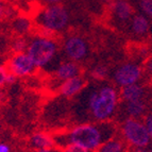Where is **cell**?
<instances>
[{
  "label": "cell",
  "mask_w": 152,
  "mask_h": 152,
  "mask_svg": "<svg viewBox=\"0 0 152 152\" xmlns=\"http://www.w3.org/2000/svg\"><path fill=\"white\" fill-rule=\"evenodd\" d=\"M27 45H28V42L23 36H18L12 43V49L14 52H25L27 49Z\"/></svg>",
  "instance_id": "20"
},
{
  "label": "cell",
  "mask_w": 152,
  "mask_h": 152,
  "mask_svg": "<svg viewBox=\"0 0 152 152\" xmlns=\"http://www.w3.org/2000/svg\"><path fill=\"white\" fill-rule=\"evenodd\" d=\"M58 45L48 35H36L28 42L26 52L37 69H44L56 58Z\"/></svg>",
  "instance_id": "3"
},
{
  "label": "cell",
  "mask_w": 152,
  "mask_h": 152,
  "mask_svg": "<svg viewBox=\"0 0 152 152\" xmlns=\"http://www.w3.org/2000/svg\"><path fill=\"white\" fill-rule=\"evenodd\" d=\"M35 20L38 28L46 34L58 33L68 26L69 14L63 5L50 4L38 13Z\"/></svg>",
  "instance_id": "4"
},
{
  "label": "cell",
  "mask_w": 152,
  "mask_h": 152,
  "mask_svg": "<svg viewBox=\"0 0 152 152\" xmlns=\"http://www.w3.org/2000/svg\"><path fill=\"white\" fill-rule=\"evenodd\" d=\"M96 152H128L127 142L119 137H111L99 146Z\"/></svg>",
  "instance_id": "14"
},
{
  "label": "cell",
  "mask_w": 152,
  "mask_h": 152,
  "mask_svg": "<svg viewBox=\"0 0 152 152\" xmlns=\"http://www.w3.org/2000/svg\"><path fill=\"white\" fill-rule=\"evenodd\" d=\"M5 98V93H4V89H0V103L3 102Z\"/></svg>",
  "instance_id": "27"
},
{
  "label": "cell",
  "mask_w": 152,
  "mask_h": 152,
  "mask_svg": "<svg viewBox=\"0 0 152 152\" xmlns=\"http://www.w3.org/2000/svg\"><path fill=\"white\" fill-rule=\"evenodd\" d=\"M107 75H109V69L103 65L96 66L91 70V76L94 79H97V80H103V79L107 78Z\"/></svg>",
  "instance_id": "18"
},
{
  "label": "cell",
  "mask_w": 152,
  "mask_h": 152,
  "mask_svg": "<svg viewBox=\"0 0 152 152\" xmlns=\"http://www.w3.org/2000/svg\"><path fill=\"white\" fill-rule=\"evenodd\" d=\"M131 152H146L144 150V148H134Z\"/></svg>",
  "instance_id": "30"
},
{
  "label": "cell",
  "mask_w": 152,
  "mask_h": 152,
  "mask_svg": "<svg viewBox=\"0 0 152 152\" xmlns=\"http://www.w3.org/2000/svg\"><path fill=\"white\" fill-rule=\"evenodd\" d=\"M138 7L142 14L152 19V0H138Z\"/></svg>",
  "instance_id": "19"
},
{
  "label": "cell",
  "mask_w": 152,
  "mask_h": 152,
  "mask_svg": "<svg viewBox=\"0 0 152 152\" xmlns=\"http://www.w3.org/2000/svg\"><path fill=\"white\" fill-rule=\"evenodd\" d=\"M1 130H2V126H1V122H0V132H1Z\"/></svg>",
  "instance_id": "32"
},
{
  "label": "cell",
  "mask_w": 152,
  "mask_h": 152,
  "mask_svg": "<svg viewBox=\"0 0 152 152\" xmlns=\"http://www.w3.org/2000/svg\"><path fill=\"white\" fill-rule=\"evenodd\" d=\"M46 2L49 3V4H56V3H60L62 0H45Z\"/></svg>",
  "instance_id": "28"
},
{
  "label": "cell",
  "mask_w": 152,
  "mask_h": 152,
  "mask_svg": "<svg viewBox=\"0 0 152 152\" xmlns=\"http://www.w3.org/2000/svg\"><path fill=\"white\" fill-rule=\"evenodd\" d=\"M145 95V89L140 84H131L128 86L122 87L120 96H121L122 100L124 102H131V101H136V100H140L144 99Z\"/></svg>",
  "instance_id": "15"
},
{
  "label": "cell",
  "mask_w": 152,
  "mask_h": 152,
  "mask_svg": "<svg viewBox=\"0 0 152 152\" xmlns=\"http://www.w3.org/2000/svg\"><path fill=\"white\" fill-rule=\"evenodd\" d=\"M0 152H12L11 145L5 140H0Z\"/></svg>",
  "instance_id": "24"
},
{
  "label": "cell",
  "mask_w": 152,
  "mask_h": 152,
  "mask_svg": "<svg viewBox=\"0 0 152 152\" xmlns=\"http://www.w3.org/2000/svg\"><path fill=\"white\" fill-rule=\"evenodd\" d=\"M64 150H65L66 152H89L86 148H84V147H82V146H80V145H77V144L68 145Z\"/></svg>",
  "instance_id": "22"
},
{
  "label": "cell",
  "mask_w": 152,
  "mask_h": 152,
  "mask_svg": "<svg viewBox=\"0 0 152 152\" xmlns=\"http://www.w3.org/2000/svg\"><path fill=\"white\" fill-rule=\"evenodd\" d=\"M12 28L19 36H23L30 32L32 28V23L28 17L21 16V17H16L12 23Z\"/></svg>",
  "instance_id": "17"
},
{
  "label": "cell",
  "mask_w": 152,
  "mask_h": 152,
  "mask_svg": "<svg viewBox=\"0 0 152 152\" xmlns=\"http://www.w3.org/2000/svg\"><path fill=\"white\" fill-rule=\"evenodd\" d=\"M30 146L34 149H51L54 146L53 137L45 132H35L30 136Z\"/></svg>",
  "instance_id": "13"
},
{
  "label": "cell",
  "mask_w": 152,
  "mask_h": 152,
  "mask_svg": "<svg viewBox=\"0 0 152 152\" xmlns=\"http://www.w3.org/2000/svg\"><path fill=\"white\" fill-rule=\"evenodd\" d=\"M9 70L4 64H0V89H4L5 86H8V78Z\"/></svg>",
  "instance_id": "21"
},
{
  "label": "cell",
  "mask_w": 152,
  "mask_h": 152,
  "mask_svg": "<svg viewBox=\"0 0 152 152\" xmlns=\"http://www.w3.org/2000/svg\"><path fill=\"white\" fill-rule=\"evenodd\" d=\"M114 126L107 121L79 124L65 134L53 137L54 145L65 149L68 145L77 144L88 151H96L99 146L114 135Z\"/></svg>",
  "instance_id": "1"
},
{
  "label": "cell",
  "mask_w": 152,
  "mask_h": 152,
  "mask_svg": "<svg viewBox=\"0 0 152 152\" xmlns=\"http://www.w3.org/2000/svg\"><path fill=\"white\" fill-rule=\"evenodd\" d=\"M142 69L137 64L126 63L117 67L113 75V79L118 86L124 87L137 83L142 78Z\"/></svg>",
  "instance_id": "7"
},
{
  "label": "cell",
  "mask_w": 152,
  "mask_h": 152,
  "mask_svg": "<svg viewBox=\"0 0 152 152\" xmlns=\"http://www.w3.org/2000/svg\"><path fill=\"white\" fill-rule=\"evenodd\" d=\"M112 15L120 23H127L134 15V9L128 0H115L111 3Z\"/></svg>",
  "instance_id": "9"
},
{
  "label": "cell",
  "mask_w": 152,
  "mask_h": 152,
  "mask_svg": "<svg viewBox=\"0 0 152 152\" xmlns=\"http://www.w3.org/2000/svg\"><path fill=\"white\" fill-rule=\"evenodd\" d=\"M80 72H81V68L76 62L67 61L61 63L56 67L54 70V76L58 80L65 81L74 77L80 76Z\"/></svg>",
  "instance_id": "11"
},
{
  "label": "cell",
  "mask_w": 152,
  "mask_h": 152,
  "mask_svg": "<svg viewBox=\"0 0 152 152\" xmlns=\"http://www.w3.org/2000/svg\"><path fill=\"white\" fill-rule=\"evenodd\" d=\"M8 70L16 78H27L36 71V66L27 52H13L5 64Z\"/></svg>",
  "instance_id": "6"
},
{
  "label": "cell",
  "mask_w": 152,
  "mask_h": 152,
  "mask_svg": "<svg viewBox=\"0 0 152 152\" xmlns=\"http://www.w3.org/2000/svg\"><path fill=\"white\" fill-rule=\"evenodd\" d=\"M144 124H145V126H146L148 134H149L150 140H151V142H152V113H149V114L146 116Z\"/></svg>",
  "instance_id": "23"
},
{
  "label": "cell",
  "mask_w": 152,
  "mask_h": 152,
  "mask_svg": "<svg viewBox=\"0 0 152 152\" xmlns=\"http://www.w3.org/2000/svg\"><path fill=\"white\" fill-rule=\"evenodd\" d=\"M119 97L117 91L111 85H102L89 91L87 107L97 121H107L115 114Z\"/></svg>",
  "instance_id": "2"
},
{
  "label": "cell",
  "mask_w": 152,
  "mask_h": 152,
  "mask_svg": "<svg viewBox=\"0 0 152 152\" xmlns=\"http://www.w3.org/2000/svg\"><path fill=\"white\" fill-rule=\"evenodd\" d=\"M126 103V113L130 118H140L146 112V103L144 99L136 100V101L124 102Z\"/></svg>",
  "instance_id": "16"
},
{
  "label": "cell",
  "mask_w": 152,
  "mask_h": 152,
  "mask_svg": "<svg viewBox=\"0 0 152 152\" xmlns=\"http://www.w3.org/2000/svg\"><path fill=\"white\" fill-rule=\"evenodd\" d=\"M34 152H54V151L51 148V149H35Z\"/></svg>",
  "instance_id": "29"
},
{
  "label": "cell",
  "mask_w": 152,
  "mask_h": 152,
  "mask_svg": "<svg viewBox=\"0 0 152 152\" xmlns=\"http://www.w3.org/2000/svg\"><path fill=\"white\" fill-rule=\"evenodd\" d=\"M130 29L135 35L144 36L150 30V21L144 14H134L130 19Z\"/></svg>",
  "instance_id": "12"
},
{
  "label": "cell",
  "mask_w": 152,
  "mask_h": 152,
  "mask_svg": "<svg viewBox=\"0 0 152 152\" xmlns=\"http://www.w3.org/2000/svg\"><path fill=\"white\" fill-rule=\"evenodd\" d=\"M146 69H147V71L149 72V74L152 75V56L150 58V60L148 61L147 65H146Z\"/></svg>",
  "instance_id": "26"
},
{
  "label": "cell",
  "mask_w": 152,
  "mask_h": 152,
  "mask_svg": "<svg viewBox=\"0 0 152 152\" xmlns=\"http://www.w3.org/2000/svg\"><path fill=\"white\" fill-rule=\"evenodd\" d=\"M147 152H152V148H151V149L149 150V151H147Z\"/></svg>",
  "instance_id": "33"
},
{
  "label": "cell",
  "mask_w": 152,
  "mask_h": 152,
  "mask_svg": "<svg viewBox=\"0 0 152 152\" xmlns=\"http://www.w3.org/2000/svg\"><path fill=\"white\" fill-rule=\"evenodd\" d=\"M101 2H103V3H109V4H111L113 1H115V0H100Z\"/></svg>",
  "instance_id": "31"
},
{
  "label": "cell",
  "mask_w": 152,
  "mask_h": 152,
  "mask_svg": "<svg viewBox=\"0 0 152 152\" xmlns=\"http://www.w3.org/2000/svg\"><path fill=\"white\" fill-rule=\"evenodd\" d=\"M63 50L69 60L81 61L88 54V44L81 36L72 35L65 39Z\"/></svg>",
  "instance_id": "8"
},
{
  "label": "cell",
  "mask_w": 152,
  "mask_h": 152,
  "mask_svg": "<svg viewBox=\"0 0 152 152\" xmlns=\"http://www.w3.org/2000/svg\"><path fill=\"white\" fill-rule=\"evenodd\" d=\"M124 140L134 148H146L151 140L144 122L138 118H127L121 126Z\"/></svg>",
  "instance_id": "5"
},
{
  "label": "cell",
  "mask_w": 152,
  "mask_h": 152,
  "mask_svg": "<svg viewBox=\"0 0 152 152\" xmlns=\"http://www.w3.org/2000/svg\"><path fill=\"white\" fill-rule=\"evenodd\" d=\"M7 13H8V10H7V8L4 7V4L1 2V0H0V20L5 17Z\"/></svg>",
  "instance_id": "25"
},
{
  "label": "cell",
  "mask_w": 152,
  "mask_h": 152,
  "mask_svg": "<svg viewBox=\"0 0 152 152\" xmlns=\"http://www.w3.org/2000/svg\"><path fill=\"white\" fill-rule=\"evenodd\" d=\"M85 80L82 78L81 76H77L74 78H70L68 80L62 83L61 87H60V93L62 96L66 97V98H71L78 95L79 93H81L85 87Z\"/></svg>",
  "instance_id": "10"
},
{
  "label": "cell",
  "mask_w": 152,
  "mask_h": 152,
  "mask_svg": "<svg viewBox=\"0 0 152 152\" xmlns=\"http://www.w3.org/2000/svg\"><path fill=\"white\" fill-rule=\"evenodd\" d=\"M63 152H66V151H65V150H64V151H63Z\"/></svg>",
  "instance_id": "34"
}]
</instances>
